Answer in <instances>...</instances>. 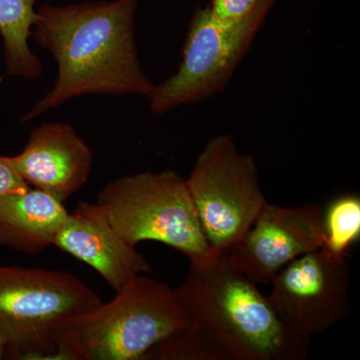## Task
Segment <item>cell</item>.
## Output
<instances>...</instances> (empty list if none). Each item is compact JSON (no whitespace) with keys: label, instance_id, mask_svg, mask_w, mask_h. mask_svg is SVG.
<instances>
[{"label":"cell","instance_id":"obj_1","mask_svg":"<svg viewBox=\"0 0 360 360\" xmlns=\"http://www.w3.org/2000/svg\"><path fill=\"white\" fill-rule=\"evenodd\" d=\"M175 291L188 328L155 347L149 360H303L309 355L310 338L288 328L225 253L212 264H191Z\"/></svg>","mask_w":360,"mask_h":360},{"label":"cell","instance_id":"obj_2","mask_svg":"<svg viewBox=\"0 0 360 360\" xmlns=\"http://www.w3.org/2000/svg\"><path fill=\"white\" fill-rule=\"evenodd\" d=\"M137 4L115 0L39 7L32 37L53 56L58 78L21 122L86 94L151 96L155 84L142 70L135 44Z\"/></svg>","mask_w":360,"mask_h":360},{"label":"cell","instance_id":"obj_3","mask_svg":"<svg viewBox=\"0 0 360 360\" xmlns=\"http://www.w3.org/2000/svg\"><path fill=\"white\" fill-rule=\"evenodd\" d=\"M188 328L172 288L141 274L108 302L72 317L59 331L58 359L146 360Z\"/></svg>","mask_w":360,"mask_h":360},{"label":"cell","instance_id":"obj_4","mask_svg":"<svg viewBox=\"0 0 360 360\" xmlns=\"http://www.w3.org/2000/svg\"><path fill=\"white\" fill-rule=\"evenodd\" d=\"M96 203L129 245L158 241L184 253L194 265L212 264L219 257L205 238L186 179L174 170L112 180Z\"/></svg>","mask_w":360,"mask_h":360},{"label":"cell","instance_id":"obj_5","mask_svg":"<svg viewBox=\"0 0 360 360\" xmlns=\"http://www.w3.org/2000/svg\"><path fill=\"white\" fill-rule=\"evenodd\" d=\"M103 300L65 270L0 265V336L11 359H58L59 331Z\"/></svg>","mask_w":360,"mask_h":360},{"label":"cell","instance_id":"obj_6","mask_svg":"<svg viewBox=\"0 0 360 360\" xmlns=\"http://www.w3.org/2000/svg\"><path fill=\"white\" fill-rule=\"evenodd\" d=\"M186 184L205 238L219 255L238 243L267 202L255 158L239 151L229 134L206 143Z\"/></svg>","mask_w":360,"mask_h":360},{"label":"cell","instance_id":"obj_7","mask_svg":"<svg viewBox=\"0 0 360 360\" xmlns=\"http://www.w3.org/2000/svg\"><path fill=\"white\" fill-rule=\"evenodd\" d=\"M267 13H258L238 25H219L208 6L198 8L188 26L179 70L156 85L149 108L162 115L201 103L224 91L262 30Z\"/></svg>","mask_w":360,"mask_h":360},{"label":"cell","instance_id":"obj_8","mask_svg":"<svg viewBox=\"0 0 360 360\" xmlns=\"http://www.w3.org/2000/svg\"><path fill=\"white\" fill-rule=\"evenodd\" d=\"M270 283L269 302L279 319L307 338L333 328L352 310L347 258L322 248L292 260Z\"/></svg>","mask_w":360,"mask_h":360},{"label":"cell","instance_id":"obj_9","mask_svg":"<svg viewBox=\"0 0 360 360\" xmlns=\"http://www.w3.org/2000/svg\"><path fill=\"white\" fill-rule=\"evenodd\" d=\"M322 246L319 203L283 207L266 202L248 231L225 255L253 283L265 284L292 260Z\"/></svg>","mask_w":360,"mask_h":360},{"label":"cell","instance_id":"obj_10","mask_svg":"<svg viewBox=\"0 0 360 360\" xmlns=\"http://www.w3.org/2000/svg\"><path fill=\"white\" fill-rule=\"evenodd\" d=\"M8 158L28 186L65 203L89 181L94 151L68 123L45 122L20 153Z\"/></svg>","mask_w":360,"mask_h":360},{"label":"cell","instance_id":"obj_11","mask_svg":"<svg viewBox=\"0 0 360 360\" xmlns=\"http://www.w3.org/2000/svg\"><path fill=\"white\" fill-rule=\"evenodd\" d=\"M53 246L96 270L115 292L151 272L148 260L117 233L96 202H78Z\"/></svg>","mask_w":360,"mask_h":360},{"label":"cell","instance_id":"obj_12","mask_svg":"<svg viewBox=\"0 0 360 360\" xmlns=\"http://www.w3.org/2000/svg\"><path fill=\"white\" fill-rule=\"evenodd\" d=\"M70 212L40 189L0 195V246L37 255L53 246Z\"/></svg>","mask_w":360,"mask_h":360},{"label":"cell","instance_id":"obj_13","mask_svg":"<svg viewBox=\"0 0 360 360\" xmlns=\"http://www.w3.org/2000/svg\"><path fill=\"white\" fill-rule=\"evenodd\" d=\"M37 0H0V34L4 39L7 75L37 79L41 63L30 51L28 39L37 18Z\"/></svg>","mask_w":360,"mask_h":360},{"label":"cell","instance_id":"obj_14","mask_svg":"<svg viewBox=\"0 0 360 360\" xmlns=\"http://www.w3.org/2000/svg\"><path fill=\"white\" fill-rule=\"evenodd\" d=\"M322 250L336 257H347L360 238L359 194H340L322 208Z\"/></svg>","mask_w":360,"mask_h":360},{"label":"cell","instance_id":"obj_15","mask_svg":"<svg viewBox=\"0 0 360 360\" xmlns=\"http://www.w3.org/2000/svg\"><path fill=\"white\" fill-rule=\"evenodd\" d=\"M277 0H212L210 15L219 25L232 26L258 13H269Z\"/></svg>","mask_w":360,"mask_h":360},{"label":"cell","instance_id":"obj_16","mask_svg":"<svg viewBox=\"0 0 360 360\" xmlns=\"http://www.w3.org/2000/svg\"><path fill=\"white\" fill-rule=\"evenodd\" d=\"M30 187L14 170L8 156L0 155V195L21 193Z\"/></svg>","mask_w":360,"mask_h":360},{"label":"cell","instance_id":"obj_17","mask_svg":"<svg viewBox=\"0 0 360 360\" xmlns=\"http://www.w3.org/2000/svg\"><path fill=\"white\" fill-rule=\"evenodd\" d=\"M4 356H6V343L0 336V359H4Z\"/></svg>","mask_w":360,"mask_h":360}]
</instances>
